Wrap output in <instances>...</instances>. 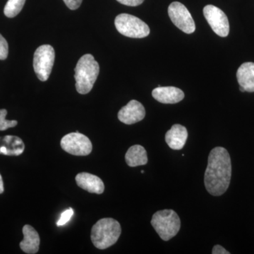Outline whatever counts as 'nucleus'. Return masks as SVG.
<instances>
[{
  "label": "nucleus",
  "instance_id": "nucleus-1",
  "mask_svg": "<svg viewBox=\"0 0 254 254\" xmlns=\"http://www.w3.org/2000/svg\"><path fill=\"white\" fill-rule=\"evenodd\" d=\"M232 163L228 151L222 147H215L208 155V166L204 175L207 191L214 196L225 193L230 186Z\"/></svg>",
  "mask_w": 254,
  "mask_h": 254
},
{
  "label": "nucleus",
  "instance_id": "nucleus-2",
  "mask_svg": "<svg viewBox=\"0 0 254 254\" xmlns=\"http://www.w3.org/2000/svg\"><path fill=\"white\" fill-rule=\"evenodd\" d=\"M76 88L80 94H87L91 91L98 74L100 66L93 55L86 54L78 60L75 68Z\"/></svg>",
  "mask_w": 254,
  "mask_h": 254
},
{
  "label": "nucleus",
  "instance_id": "nucleus-3",
  "mask_svg": "<svg viewBox=\"0 0 254 254\" xmlns=\"http://www.w3.org/2000/svg\"><path fill=\"white\" fill-rule=\"evenodd\" d=\"M121 233L120 222L113 218H103L92 227V242L96 248L105 250L118 242Z\"/></svg>",
  "mask_w": 254,
  "mask_h": 254
},
{
  "label": "nucleus",
  "instance_id": "nucleus-4",
  "mask_svg": "<svg viewBox=\"0 0 254 254\" xmlns=\"http://www.w3.org/2000/svg\"><path fill=\"white\" fill-rule=\"evenodd\" d=\"M151 225L162 240L169 241L180 231L181 221L173 210H163L153 215Z\"/></svg>",
  "mask_w": 254,
  "mask_h": 254
},
{
  "label": "nucleus",
  "instance_id": "nucleus-5",
  "mask_svg": "<svg viewBox=\"0 0 254 254\" xmlns=\"http://www.w3.org/2000/svg\"><path fill=\"white\" fill-rule=\"evenodd\" d=\"M115 24L119 33L129 38H143L148 36L150 33L148 25L133 15H118L115 18Z\"/></svg>",
  "mask_w": 254,
  "mask_h": 254
},
{
  "label": "nucleus",
  "instance_id": "nucleus-6",
  "mask_svg": "<svg viewBox=\"0 0 254 254\" xmlns=\"http://www.w3.org/2000/svg\"><path fill=\"white\" fill-rule=\"evenodd\" d=\"M55 53L50 45H43L36 50L33 57V68L38 79L46 81L54 65Z\"/></svg>",
  "mask_w": 254,
  "mask_h": 254
},
{
  "label": "nucleus",
  "instance_id": "nucleus-7",
  "mask_svg": "<svg viewBox=\"0 0 254 254\" xmlns=\"http://www.w3.org/2000/svg\"><path fill=\"white\" fill-rule=\"evenodd\" d=\"M60 145L66 153L76 156H86L93 149L89 138L78 131L65 135L62 138Z\"/></svg>",
  "mask_w": 254,
  "mask_h": 254
},
{
  "label": "nucleus",
  "instance_id": "nucleus-8",
  "mask_svg": "<svg viewBox=\"0 0 254 254\" xmlns=\"http://www.w3.org/2000/svg\"><path fill=\"white\" fill-rule=\"evenodd\" d=\"M168 15L174 24L187 34L193 33L195 25L186 6L179 1H174L168 7Z\"/></svg>",
  "mask_w": 254,
  "mask_h": 254
},
{
  "label": "nucleus",
  "instance_id": "nucleus-9",
  "mask_svg": "<svg viewBox=\"0 0 254 254\" xmlns=\"http://www.w3.org/2000/svg\"><path fill=\"white\" fill-rule=\"evenodd\" d=\"M203 15L212 30L218 36L227 37L230 33V23L226 14L213 5H206L203 8Z\"/></svg>",
  "mask_w": 254,
  "mask_h": 254
},
{
  "label": "nucleus",
  "instance_id": "nucleus-10",
  "mask_svg": "<svg viewBox=\"0 0 254 254\" xmlns=\"http://www.w3.org/2000/svg\"><path fill=\"white\" fill-rule=\"evenodd\" d=\"M145 110L143 105L137 100H132L118 113V119L125 125H133L144 119Z\"/></svg>",
  "mask_w": 254,
  "mask_h": 254
},
{
  "label": "nucleus",
  "instance_id": "nucleus-11",
  "mask_svg": "<svg viewBox=\"0 0 254 254\" xmlns=\"http://www.w3.org/2000/svg\"><path fill=\"white\" fill-rule=\"evenodd\" d=\"M152 95L157 101L164 104H175L185 98V93L180 88L173 86H158L152 91Z\"/></svg>",
  "mask_w": 254,
  "mask_h": 254
},
{
  "label": "nucleus",
  "instance_id": "nucleus-12",
  "mask_svg": "<svg viewBox=\"0 0 254 254\" xmlns=\"http://www.w3.org/2000/svg\"><path fill=\"white\" fill-rule=\"evenodd\" d=\"M76 184L80 188L89 193L101 194L104 192L105 185L99 177L87 173L78 174L76 177Z\"/></svg>",
  "mask_w": 254,
  "mask_h": 254
},
{
  "label": "nucleus",
  "instance_id": "nucleus-13",
  "mask_svg": "<svg viewBox=\"0 0 254 254\" xmlns=\"http://www.w3.org/2000/svg\"><path fill=\"white\" fill-rule=\"evenodd\" d=\"M188 131L186 127L175 125L165 134V141L173 150H181L186 143Z\"/></svg>",
  "mask_w": 254,
  "mask_h": 254
},
{
  "label": "nucleus",
  "instance_id": "nucleus-14",
  "mask_svg": "<svg viewBox=\"0 0 254 254\" xmlns=\"http://www.w3.org/2000/svg\"><path fill=\"white\" fill-rule=\"evenodd\" d=\"M25 149L24 143L19 137L5 136L0 137V154L18 156Z\"/></svg>",
  "mask_w": 254,
  "mask_h": 254
},
{
  "label": "nucleus",
  "instance_id": "nucleus-15",
  "mask_svg": "<svg viewBox=\"0 0 254 254\" xmlns=\"http://www.w3.org/2000/svg\"><path fill=\"white\" fill-rule=\"evenodd\" d=\"M23 240L20 243V248L28 254H35L39 250L40 237L36 230L29 225L23 227Z\"/></svg>",
  "mask_w": 254,
  "mask_h": 254
},
{
  "label": "nucleus",
  "instance_id": "nucleus-16",
  "mask_svg": "<svg viewBox=\"0 0 254 254\" xmlns=\"http://www.w3.org/2000/svg\"><path fill=\"white\" fill-rule=\"evenodd\" d=\"M237 78L240 87L245 91L254 92V63L242 64L237 71Z\"/></svg>",
  "mask_w": 254,
  "mask_h": 254
},
{
  "label": "nucleus",
  "instance_id": "nucleus-17",
  "mask_svg": "<svg viewBox=\"0 0 254 254\" xmlns=\"http://www.w3.org/2000/svg\"><path fill=\"white\" fill-rule=\"evenodd\" d=\"M125 160L127 165L131 168L146 165L148 163L146 150L142 145H133L127 150Z\"/></svg>",
  "mask_w": 254,
  "mask_h": 254
},
{
  "label": "nucleus",
  "instance_id": "nucleus-18",
  "mask_svg": "<svg viewBox=\"0 0 254 254\" xmlns=\"http://www.w3.org/2000/svg\"><path fill=\"white\" fill-rule=\"evenodd\" d=\"M25 2L26 0H8L4 6L5 16L8 18H14L17 16L22 10Z\"/></svg>",
  "mask_w": 254,
  "mask_h": 254
},
{
  "label": "nucleus",
  "instance_id": "nucleus-19",
  "mask_svg": "<svg viewBox=\"0 0 254 254\" xmlns=\"http://www.w3.org/2000/svg\"><path fill=\"white\" fill-rule=\"evenodd\" d=\"M6 115L7 111L6 110H0V131H5L17 125L18 123L16 120H6Z\"/></svg>",
  "mask_w": 254,
  "mask_h": 254
},
{
  "label": "nucleus",
  "instance_id": "nucleus-20",
  "mask_svg": "<svg viewBox=\"0 0 254 254\" xmlns=\"http://www.w3.org/2000/svg\"><path fill=\"white\" fill-rule=\"evenodd\" d=\"M73 210L71 208H69L67 209V210L64 211L63 213L61 214V216L58 221L57 222V225L58 227L63 226V225H64L65 224L67 223L68 221H69L70 219L71 218V217L73 216Z\"/></svg>",
  "mask_w": 254,
  "mask_h": 254
},
{
  "label": "nucleus",
  "instance_id": "nucleus-21",
  "mask_svg": "<svg viewBox=\"0 0 254 254\" xmlns=\"http://www.w3.org/2000/svg\"><path fill=\"white\" fill-rule=\"evenodd\" d=\"M9 53V46L4 37L0 34V60H4L7 58Z\"/></svg>",
  "mask_w": 254,
  "mask_h": 254
},
{
  "label": "nucleus",
  "instance_id": "nucleus-22",
  "mask_svg": "<svg viewBox=\"0 0 254 254\" xmlns=\"http://www.w3.org/2000/svg\"><path fill=\"white\" fill-rule=\"evenodd\" d=\"M83 0H64L65 4L71 10H76L81 6Z\"/></svg>",
  "mask_w": 254,
  "mask_h": 254
},
{
  "label": "nucleus",
  "instance_id": "nucleus-23",
  "mask_svg": "<svg viewBox=\"0 0 254 254\" xmlns=\"http://www.w3.org/2000/svg\"><path fill=\"white\" fill-rule=\"evenodd\" d=\"M117 1L126 6H136L141 4L144 0H117Z\"/></svg>",
  "mask_w": 254,
  "mask_h": 254
},
{
  "label": "nucleus",
  "instance_id": "nucleus-24",
  "mask_svg": "<svg viewBox=\"0 0 254 254\" xmlns=\"http://www.w3.org/2000/svg\"><path fill=\"white\" fill-rule=\"evenodd\" d=\"M213 254H230V252H227L225 248L220 245H215L213 247V251H212Z\"/></svg>",
  "mask_w": 254,
  "mask_h": 254
},
{
  "label": "nucleus",
  "instance_id": "nucleus-25",
  "mask_svg": "<svg viewBox=\"0 0 254 254\" xmlns=\"http://www.w3.org/2000/svg\"><path fill=\"white\" fill-rule=\"evenodd\" d=\"M4 183H3L2 177L0 175V194L4 192Z\"/></svg>",
  "mask_w": 254,
  "mask_h": 254
},
{
  "label": "nucleus",
  "instance_id": "nucleus-26",
  "mask_svg": "<svg viewBox=\"0 0 254 254\" xmlns=\"http://www.w3.org/2000/svg\"><path fill=\"white\" fill-rule=\"evenodd\" d=\"M240 91H242V92H245V89H244V88H242V87H240Z\"/></svg>",
  "mask_w": 254,
  "mask_h": 254
},
{
  "label": "nucleus",
  "instance_id": "nucleus-27",
  "mask_svg": "<svg viewBox=\"0 0 254 254\" xmlns=\"http://www.w3.org/2000/svg\"><path fill=\"white\" fill-rule=\"evenodd\" d=\"M141 173H142V174L144 173V170H142V171H141Z\"/></svg>",
  "mask_w": 254,
  "mask_h": 254
}]
</instances>
